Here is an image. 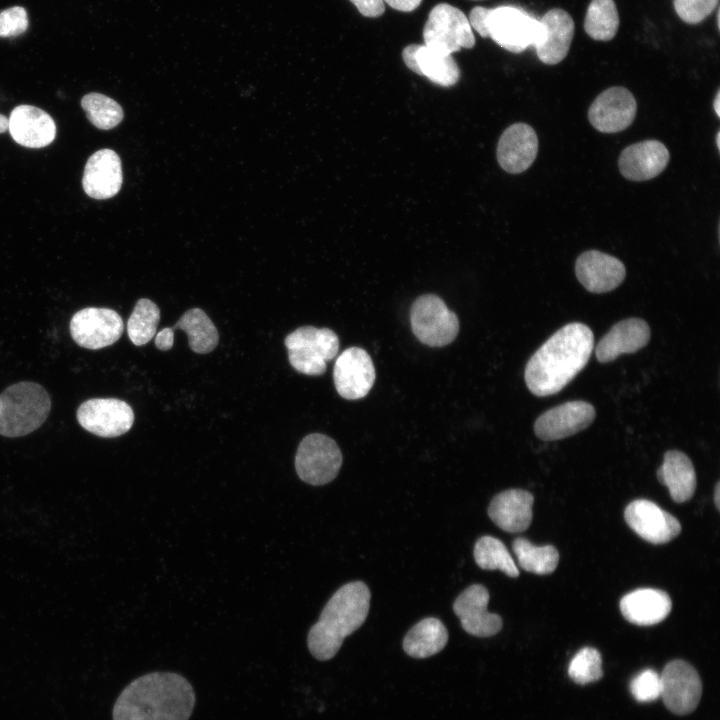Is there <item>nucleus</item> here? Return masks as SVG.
Masks as SVG:
<instances>
[{
    "label": "nucleus",
    "instance_id": "nucleus-1",
    "mask_svg": "<svg viewBox=\"0 0 720 720\" xmlns=\"http://www.w3.org/2000/svg\"><path fill=\"white\" fill-rule=\"evenodd\" d=\"M594 347L593 333L582 323L556 331L529 359L525 382L536 396L558 393L586 366Z\"/></svg>",
    "mask_w": 720,
    "mask_h": 720
},
{
    "label": "nucleus",
    "instance_id": "nucleus-2",
    "mask_svg": "<svg viewBox=\"0 0 720 720\" xmlns=\"http://www.w3.org/2000/svg\"><path fill=\"white\" fill-rule=\"evenodd\" d=\"M195 705L192 685L174 672H151L128 684L118 696L113 720H188Z\"/></svg>",
    "mask_w": 720,
    "mask_h": 720
},
{
    "label": "nucleus",
    "instance_id": "nucleus-3",
    "mask_svg": "<svg viewBox=\"0 0 720 720\" xmlns=\"http://www.w3.org/2000/svg\"><path fill=\"white\" fill-rule=\"evenodd\" d=\"M370 597L362 581L349 582L332 595L308 633L307 645L314 658L327 661L337 654L344 639L365 622Z\"/></svg>",
    "mask_w": 720,
    "mask_h": 720
},
{
    "label": "nucleus",
    "instance_id": "nucleus-4",
    "mask_svg": "<svg viewBox=\"0 0 720 720\" xmlns=\"http://www.w3.org/2000/svg\"><path fill=\"white\" fill-rule=\"evenodd\" d=\"M51 408L48 392L38 383L24 381L0 394V435L20 437L38 429Z\"/></svg>",
    "mask_w": 720,
    "mask_h": 720
},
{
    "label": "nucleus",
    "instance_id": "nucleus-5",
    "mask_svg": "<svg viewBox=\"0 0 720 720\" xmlns=\"http://www.w3.org/2000/svg\"><path fill=\"white\" fill-rule=\"evenodd\" d=\"M284 342L292 367L310 376L322 375L339 350L338 336L328 328L299 327Z\"/></svg>",
    "mask_w": 720,
    "mask_h": 720
},
{
    "label": "nucleus",
    "instance_id": "nucleus-6",
    "mask_svg": "<svg viewBox=\"0 0 720 720\" xmlns=\"http://www.w3.org/2000/svg\"><path fill=\"white\" fill-rule=\"evenodd\" d=\"M423 39L425 46L447 55L475 45L468 18L460 9L447 3L437 4L430 11Z\"/></svg>",
    "mask_w": 720,
    "mask_h": 720
},
{
    "label": "nucleus",
    "instance_id": "nucleus-7",
    "mask_svg": "<svg viewBox=\"0 0 720 720\" xmlns=\"http://www.w3.org/2000/svg\"><path fill=\"white\" fill-rule=\"evenodd\" d=\"M411 328L420 342L431 347L450 344L459 331V321L445 302L434 294L417 298L410 312Z\"/></svg>",
    "mask_w": 720,
    "mask_h": 720
},
{
    "label": "nucleus",
    "instance_id": "nucleus-8",
    "mask_svg": "<svg viewBox=\"0 0 720 720\" xmlns=\"http://www.w3.org/2000/svg\"><path fill=\"white\" fill-rule=\"evenodd\" d=\"M487 30L488 37L513 53H520L529 46H535L543 33L539 20L513 6L490 8Z\"/></svg>",
    "mask_w": 720,
    "mask_h": 720
},
{
    "label": "nucleus",
    "instance_id": "nucleus-9",
    "mask_svg": "<svg viewBox=\"0 0 720 720\" xmlns=\"http://www.w3.org/2000/svg\"><path fill=\"white\" fill-rule=\"evenodd\" d=\"M342 461V453L332 438L312 433L304 437L298 446L295 468L302 481L319 486L337 476Z\"/></svg>",
    "mask_w": 720,
    "mask_h": 720
},
{
    "label": "nucleus",
    "instance_id": "nucleus-10",
    "mask_svg": "<svg viewBox=\"0 0 720 720\" xmlns=\"http://www.w3.org/2000/svg\"><path fill=\"white\" fill-rule=\"evenodd\" d=\"M79 424L88 432L112 438L125 434L134 422L130 405L116 398H94L84 401L77 410Z\"/></svg>",
    "mask_w": 720,
    "mask_h": 720
},
{
    "label": "nucleus",
    "instance_id": "nucleus-11",
    "mask_svg": "<svg viewBox=\"0 0 720 720\" xmlns=\"http://www.w3.org/2000/svg\"><path fill=\"white\" fill-rule=\"evenodd\" d=\"M123 320L109 308L88 307L76 312L70 321L72 339L80 346L97 350L115 343L123 333Z\"/></svg>",
    "mask_w": 720,
    "mask_h": 720
},
{
    "label": "nucleus",
    "instance_id": "nucleus-12",
    "mask_svg": "<svg viewBox=\"0 0 720 720\" xmlns=\"http://www.w3.org/2000/svg\"><path fill=\"white\" fill-rule=\"evenodd\" d=\"M661 697L666 707L677 715L696 709L702 694V683L695 668L683 660H673L661 675Z\"/></svg>",
    "mask_w": 720,
    "mask_h": 720
},
{
    "label": "nucleus",
    "instance_id": "nucleus-13",
    "mask_svg": "<svg viewBox=\"0 0 720 720\" xmlns=\"http://www.w3.org/2000/svg\"><path fill=\"white\" fill-rule=\"evenodd\" d=\"M375 367L362 348L350 347L336 359L333 378L338 394L347 400L365 397L375 382Z\"/></svg>",
    "mask_w": 720,
    "mask_h": 720
},
{
    "label": "nucleus",
    "instance_id": "nucleus-14",
    "mask_svg": "<svg viewBox=\"0 0 720 720\" xmlns=\"http://www.w3.org/2000/svg\"><path fill=\"white\" fill-rule=\"evenodd\" d=\"M637 111L633 94L626 88L610 87L600 93L588 110L591 125L603 133H616L629 127Z\"/></svg>",
    "mask_w": 720,
    "mask_h": 720
},
{
    "label": "nucleus",
    "instance_id": "nucleus-15",
    "mask_svg": "<svg viewBox=\"0 0 720 720\" xmlns=\"http://www.w3.org/2000/svg\"><path fill=\"white\" fill-rule=\"evenodd\" d=\"M595 415V408L586 401L565 402L541 414L535 421L534 432L545 441L560 440L587 428Z\"/></svg>",
    "mask_w": 720,
    "mask_h": 720
},
{
    "label": "nucleus",
    "instance_id": "nucleus-16",
    "mask_svg": "<svg viewBox=\"0 0 720 720\" xmlns=\"http://www.w3.org/2000/svg\"><path fill=\"white\" fill-rule=\"evenodd\" d=\"M624 518L638 536L652 544L667 543L681 532V524L674 516L645 499L629 503Z\"/></svg>",
    "mask_w": 720,
    "mask_h": 720
},
{
    "label": "nucleus",
    "instance_id": "nucleus-17",
    "mask_svg": "<svg viewBox=\"0 0 720 720\" xmlns=\"http://www.w3.org/2000/svg\"><path fill=\"white\" fill-rule=\"evenodd\" d=\"M489 598L490 595L485 586L473 584L454 601V613L468 634L476 637H490L501 630L503 624L501 617L487 609Z\"/></svg>",
    "mask_w": 720,
    "mask_h": 720
},
{
    "label": "nucleus",
    "instance_id": "nucleus-18",
    "mask_svg": "<svg viewBox=\"0 0 720 720\" xmlns=\"http://www.w3.org/2000/svg\"><path fill=\"white\" fill-rule=\"evenodd\" d=\"M575 273L589 292L606 293L623 282L626 270L618 258L598 250H588L577 258Z\"/></svg>",
    "mask_w": 720,
    "mask_h": 720
},
{
    "label": "nucleus",
    "instance_id": "nucleus-19",
    "mask_svg": "<svg viewBox=\"0 0 720 720\" xmlns=\"http://www.w3.org/2000/svg\"><path fill=\"white\" fill-rule=\"evenodd\" d=\"M537 152L538 138L534 129L526 123H515L499 139L497 160L506 172L518 174L532 165Z\"/></svg>",
    "mask_w": 720,
    "mask_h": 720
},
{
    "label": "nucleus",
    "instance_id": "nucleus-20",
    "mask_svg": "<svg viewBox=\"0 0 720 720\" xmlns=\"http://www.w3.org/2000/svg\"><path fill=\"white\" fill-rule=\"evenodd\" d=\"M667 147L658 140H645L626 147L618 160L621 174L631 181H646L659 175L669 162Z\"/></svg>",
    "mask_w": 720,
    "mask_h": 720
},
{
    "label": "nucleus",
    "instance_id": "nucleus-21",
    "mask_svg": "<svg viewBox=\"0 0 720 720\" xmlns=\"http://www.w3.org/2000/svg\"><path fill=\"white\" fill-rule=\"evenodd\" d=\"M121 185V160L116 152L102 149L89 157L82 178V186L88 196L108 199L119 192Z\"/></svg>",
    "mask_w": 720,
    "mask_h": 720
},
{
    "label": "nucleus",
    "instance_id": "nucleus-22",
    "mask_svg": "<svg viewBox=\"0 0 720 720\" xmlns=\"http://www.w3.org/2000/svg\"><path fill=\"white\" fill-rule=\"evenodd\" d=\"M8 120L12 138L24 147L42 148L55 139V122L40 108L19 105L12 110Z\"/></svg>",
    "mask_w": 720,
    "mask_h": 720
},
{
    "label": "nucleus",
    "instance_id": "nucleus-23",
    "mask_svg": "<svg viewBox=\"0 0 720 720\" xmlns=\"http://www.w3.org/2000/svg\"><path fill=\"white\" fill-rule=\"evenodd\" d=\"M650 328L640 318H628L615 324L599 341L595 355L599 362L607 363L622 354L635 353L650 340Z\"/></svg>",
    "mask_w": 720,
    "mask_h": 720
},
{
    "label": "nucleus",
    "instance_id": "nucleus-24",
    "mask_svg": "<svg viewBox=\"0 0 720 720\" xmlns=\"http://www.w3.org/2000/svg\"><path fill=\"white\" fill-rule=\"evenodd\" d=\"M542 38L534 46L540 61L548 65L561 62L567 55L573 35L574 21L562 9L549 10L540 20Z\"/></svg>",
    "mask_w": 720,
    "mask_h": 720
},
{
    "label": "nucleus",
    "instance_id": "nucleus-25",
    "mask_svg": "<svg viewBox=\"0 0 720 720\" xmlns=\"http://www.w3.org/2000/svg\"><path fill=\"white\" fill-rule=\"evenodd\" d=\"M533 495L522 489H509L491 500L488 515L502 530L518 533L526 530L532 521Z\"/></svg>",
    "mask_w": 720,
    "mask_h": 720
},
{
    "label": "nucleus",
    "instance_id": "nucleus-26",
    "mask_svg": "<svg viewBox=\"0 0 720 720\" xmlns=\"http://www.w3.org/2000/svg\"><path fill=\"white\" fill-rule=\"evenodd\" d=\"M402 58L410 70L438 85L452 86L459 79L460 71L453 57L425 45L406 46L402 51Z\"/></svg>",
    "mask_w": 720,
    "mask_h": 720
},
{
    "label": "nucleus",
    "instance_id": "nucleus-27",
    "mask_svg": "<svg viewBox=\"0 0 720 720\" xmlns=\"http://www.w3.org/2000/svg\"><path fill=\"white\" fill-rule=\"evenodd\" d=\"M672 608L669 595L662 590L641 588L626 594L620 601V611L630 623L650 626L663 621Z\"/></svg>",
    "mask_w": 720,
    "mask_h": 720
},
{
    "label": "nucleus",
    "instance_id": "nucleus-28",
    "mask_svg": "<svg viewBox=\"0 0 720 720\" xmlns=\"http://www.w3.org/2000/svg\"><path fill=\"white\" fill-rule=\"evenodd\" d=\"M657 478L668 488L671 498L677 503L690 500L697 485L690 458L677 450L665 453L663 463L657 470Z\"/></svg>",
    "mask_w": 720,
    "mask_h": 720
},
{
    "label": "nucleus",
    "instance_id": "nucleus-29",
    "mask_svg": "<svg viewBox=\"0 0 720 720\" xmlns=\"http://www.w3.org/2000/svg\"><path fill=\"white\" fill-rule=\"evenodd\" d=\"M448 642V631L437 618H424L415 624L403 639L407 655L423 659L439 653Z\"/></svg>",
    "mask_w": 720,
    "mask_h": 720
},
{
    "label": "nucleus",
    "instance_id": "nucleus-30",
    "mask_svg": "<svg viewBox=\"0 0 720 720\" xmlns=\"http://www.w3.org/2000/svg\"><path fill=\"white\" fill-rule=\"evenodd\" d=\"M172 329L183 330L190 348L199 354L211 352L218 344V331L206 313L199 308L187 310Z\"/></svg>",
    "mask_w": 720,
    "mask_h": 720
},
{
    "label": "nucleus",
    "instance_id": "nucleus-31",
    "mask_svg": "<svg viewBox=\"0 0 720 720\" xmlns=\"http://www.w3.org/2000/svg\"><path fill=\"white\" fill-rule=\"evenodd\" d=\"M520 567L528 572L545 575L554 572L558 565L559 553L552 545L536 546L519 537L512 543Z\"/></svg>",
    "mask_w": 720,
    "mask_h": 720
},
{
    "label": "nucleus",
    "instance_id": "nucleus-32",
    "mask_svg": "<svg viewBox=\"0 0 720 720\" xmlns=\"http://www.w3.org/2000/svg\"><path fill=\"white\" fill-rule=\"evenodd\" d=\"M476 564L483 570H500L509 577H517L519 570L512 556L499 539L486 535L479 538L474 546Z\"/></svg>",
    "mask_w": 720,
    "mask_h": 720
},
{
    "label": "nucleus",
    "instance_id": "nucleus-33",
    "mask_svg": "<svg viewBox=\"0 0 720 720\" xmlns=\"http://www.w3.org/2000/svg\"><path fill=\"white\" fill-rule=\"evenodd\" d=\"M619 27V16L613 0H592L588 6L584 29L598 41L611 40Z\"/></svg>",
    "mask_w": 720,
    "mask_h": 720
},
{
    "label": "nucleus",
    "instance_id": "nucleus-34",
    "mask_svg": "<svg viewBox=\"0 0 720 720\" xmlns=\"http://www.w3.org/2000/svg\"><path fill=\"white\" fill-rule=\"evenodd\" d=\"M159 320L158 306L149 299H139L127 321V333L131 342L136 346L148 343L156 334Z\"/></svg>",
    "mask_w": 720,
    "mask_h": 720
},
{
    "label": "nucleus",
    "instance_id": "nucleus-35",
    "mask_svg": "<svg viewBox=\"0 0 720 720\" xmlns=\"http://www.w3.org/2000/svg\"><path fill=\"white\" fill-rule=\"evenodd\" d=\"M81 106L88 120L97 128L108 130L116 127L123 119V109L112 98L100 93L83 96Z\"/></svg>",
    "mask_w": 720,
    "mask_h": 720
},
{
    "label": "nucleus",
    "instance_id": "nucleus-36",
    "mask_svg": "<svg viewBox=\"0 0 720 720\" xmlns=\"http://www.w3.org/2000/svg\"><path fill=\"white\" fill-rule=\"evenodd\" d=\"M568 674L574 682L580 685L599 680L603 675L599 651L592 647L580 649L569 664Z\"/></svg>",
    "mask_w": 720,
    "mask_h": 720
},
{
    "label": "nucleus",
    "instance_id": "nucleus-37",
    "mask_svg": "<svg viewBox=\"0 0 720 720\" xmlns=\"http://www.w3.org/2000/svg\"><path fill=\"white\" fill-rule=\"evenodd\" d=\"M630 691L639 702H651L661 696L660 675L652 669L637 674L630 683Z\"/></svg>",
    "mask_w": 720,
    "mask_h": 720
},
{
    "label": "nucleus",
    "instance_id": "nucleus-38",
    "mask_svg": "<svg viewBox=\"0 0 720 720\" xmlns=\"http://www.w3.org/2000/svg\"><path fill=\"white\" fill-rule=\"evenodd\" d=\"M678 16L687 23L696 24L707 18L718 4V0H674Z\"/></svg>",
    "mask_w": 720,
    "mask_h": 720
},
{
    "label": "nucleus",
    "instance_id": "nucleus-39",
    "mask_svg": "<svg viewBox=\"0 0 720 720\" xmlns=\"http://www.w3.org/2000/svg\"><path fill=\"white\" fill-rule=\"evenodd\" d=\"M28 28V16L23 7L14 6L0 12V37H14Z\"/></svg>",
    "mask_w": 720,
    "mask_h": 720
},
{
    "label": "nucleus",
    "instance_id": "nucleus-40",
    "mask_svg": "<svg viewBox=\"0 0 720 720\" xmlns=\"http://www.w3.org/2000/svg\"><path fill=\"white\" fill-rule=\"evenodd\" d=\"M490 8L485 7H474L469 14L468 21L471 28H473L478 34L484 38L488 37L487 30V18Z\"/></svg>",
    "mask_w": 720,
    "mask_h": 720
},
{
    "label": "nucleus",
    "instance_id": "nucleus-41",
    "mask_svg": "<svg viewBox=\"0 0 720 720\" xmlns=\"http://www.w3.org/2000/svg\"><path fill=\"white\" fill-rule=\"evenodd\" d=\"M365 17H379L385 11L383 0H350Z\"/></svg>",
    "mask_w": 720,
    "mask_h": 720
},
{
    "label": "nucleus",
    "instance_id": "nucleus-42",
    "mask_svg": "<svg viewBox=\"0 0 720 720\" xmlns=\"http://www.w3.org/2000/svg\"><path fill=\"white\" fill-rule=\"evenodd\" d=\"M174 342V330L172 327H166L160 330L155 336V345L162 351L170 350Z\"/></svg>",
    "mask_w": 720,
    "mask_h": 720
},
{
    "label": "nucleus",
    "instance_id": "nucleus-43",
    "mask_svg": "<svg viewBox=\"0 0 720 720\" xmlns=\"http://www.w3.org/2000/svg\"><path fill=\"white\" fill-rule=\"evenodd\" d=\"M390 7L395 10L402 12H410L415 10L422 2V0H383Z\"/></svg>",
    "mask_w": 720,
    "mask_h": 720
},
{
    "label": "nucleus",
    "instance_id": "nucleus-44",
    "mask_svg": "<svg viewBox=\"0 0 720 720\" xmlns=\"http://www.w3.org/2000/svg\"><path fill=\"white\" fill-rule=\"evenodd\" d=\"M9 120L6 116L0 114V133H4L8 130Z\"/></svg>",
    "mask_w": 720,
    "mask_h": 720
},
{
    "label": "nucleus",
    "instance_id": "nucleus-45",
    "mask_svg": "<svg viewBox=\"0 0 720 720\" xmlns=\"http://www.w3.org/2000/svg\"><path fill=\"white\" fill-rule=\"evenodd\" d=\"M714 503H715L716 508L719 510V509H720V506H719V504H720V485H719V482L716 484L715 490H714Z\"/></svg>",
    "mask_w": 720,
    "mask_h": 720
},
{
    "label": "nucleus",
    "instance_id": "nucleus-46",
    "mask_svg": "<svg viewBox=\"0 0 720 720\" xmlns=\"http://www.w3.org/2000/svg\"><path fill=\"white\" fill-rule=\"evenodd\" d=\"M713 104H714L713 106H714L715 113L717 114V116H720V109H719V106H720V93H719V91H718L717 94H716V97H715V99H714Z\"/></svg>",
    "mask_w": 720,
    "mask_h": 720
},
{
    "label": "nucleus",
    "instance_id": "nucleus-47",
    "mask_svg": "<svg viewBox=\"0 0 720 720\" xmlns=\"http://www.w3.org/2000/svg\"><path fill=\"white\" fill-rule=\"evenodd\" d=\"M719 138H720V133L718 132V133H717V136H716V144H717V147H718V148H720Z\"/></svg>",
    "mask_w": 720,
    "mask_h": 720
}]
</instances>
